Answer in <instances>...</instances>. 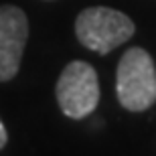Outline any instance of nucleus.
I'll return each instance as SVG.
<instances>
[{
    "instance_id": "1",
    "label": "nucleus",
    "mask_w": 156,
    "mask_h": 156,
    "mask_svg": "<svg viewBox=\"0 0 156 156\" xmlns=\"http://www.w3.org/2000/svg\"><path fill=\"white\" fill-rule=\"evenodd\" d=\"M116 91L122 108L128 112H144L156 101V67L148 51L132 47L122 55Z\"/></svg>"
},
{
    "instance_id": "4",
    "label": "nucleus",
    "mask_w": 156,
    "mask_h": 156,
    "mask_svg": "<svg viewBox=\"0 0 156 156\" xmlns=\"http://www.w3.org/2000/svg\"><path fill=\"white\" fill-rule=\"evenodd\" d=\"M29 39V20L18 6H0V83L10 81L20 69Z\"/></svg>"
},
{
    "instance_id": "3",
    "label": "nucleus",
    "mask_w": 156,
    "mask_h": 156,
    "mask_svg": "<svg viewBox=\"0 0 156 156\" xmlns=\"http://www.w3.org/2000/svg\"><path fill=\"white\" fill-rule=\"evenodd\" d=\"M55 93H57V104L65 116L71 120H83L98 108V73L85 61H71L61 71Z\"/></svg>"
},
{
    "instance_id": "5",
    "label": "nucleus",
    "mask_w": 156,
    "mask_h": 156,
    "mask_svg": "<svg viewBox=\"0 0 156 156\" xmlns=\"http://www.w3.org/2000/svg\"><path fill=\"white\" fill-rule=\"evenodd\" d=\"M6 142H8V132H6L4 124H2V120H0V150L6 146Z\"/></svg>"
},
{
    "instance_id": "2",
    "label": "nucleus",
    "mask_w": 156,
    "mask_h": 156,
    "mask_svg": "<svg viewBox=\"0 0 156 156\" xmlns=\"http://www.w3.org/2000/svg\"><path fill=\"white\" fill-rule=\"evenodd\" d=\"M134 30L136 27L132 18L108 6L85 8L75 20V35L79 43L99 55H105L124 45L134 35Z\"/></svg>"
}]
</instances>
